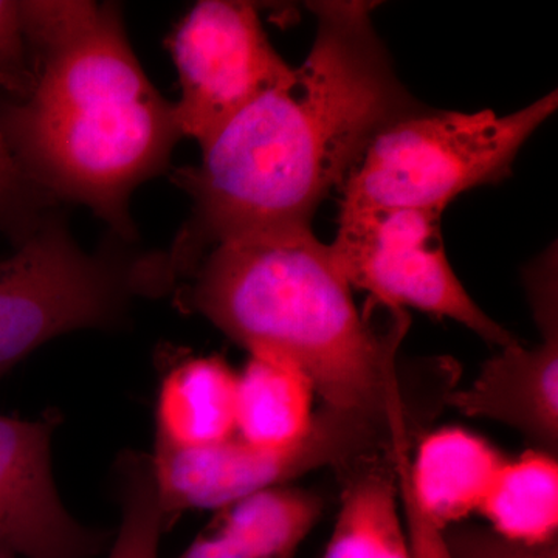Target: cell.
<instances>
[{
  "label": "cell",
  "instance_id": "obj_1",
  "mask_svg": "<svg viewBox=\"0 0 558 558\" xmlns=\"http://www.w3.org/2000/svg\"><path fill=\"white\" fill-rule=\"evenodd\" d=\"M371 5L311 2L317 35L292 80L250 102L180 171L208 236L307 229L374 135L424 108L396 76Z\"/></svg>",
  "mask_w": 558,
  "mask_h": 558
},
{
  "label": "cell",
  "instance_id": "obj_2",
  "mask_svg": "<svg viewBox=\"0 0 558 558\" xmlns=\"http://www.w3.org/2000/svg\"><path fill=\"white\" fill-rule=\"evenodd\" d=\"M174 296L180 310L207 318L250 355L299 371L325 409L427 429L457 389L453 359H399L407 311L369 301L362 314L311 227L223 242Z\"/></svg>",
  "mask_w": 558,
  "mask_h": 558
},
{
  "label": "cell",
  "instance_id": "obj_3",
  "mask_svg": "<svg viewBox=\"0 0 558 558\" xmlns=\"http://www.w3.org/2000/svg\"><path fill=\"white\" fill-rule=\"evenodd\" d=\"M35 68L27 97L0 108L21 170L51 199L86 205L113 236H137L132 193L170 167L180 134L132 50L116 3L21 2Z\"/></svg>",
  "mask_w": 558,
  "mask_h": 558
},
{
  "label": "cell",
  "instance_id": "obj_4",
  "mask_svg": "<svg viewBox=\"0 0 558 558\" xmlns=\"http://www.w3.org/2000/svg\"><path fill=\"white\" fill-rule=\"evenodd\" d=\"M117 240L87 253L50 209L0 260V380L50 340L119 328L135 299L174 290L163 253L126 252Z\"/></svg>",
  "mask_w": 558,
  "mask_h": 558
},
{
  "label": "cell",
  "instance_id": "obj_5",
  "mask_svg": "<svg viewBox=\"0 0 558 558\" xmlns=\"http://www.w3.org/2000/svg\"><path fill=\"white\" fill-rule=\"evenodd\" d=\"M557 108V90L508 116L424 106L374 135L341 183L340 208L442 215L459 194L508 179L524 143Z\"/></svg>",
  "mask_w": 558,
  "mask_h": 558
},
{
  "label": "cell",
  "instance_id": "obj_6",
  "mask_svg": "<svg viewBox=\"0 0 558 558\" xmlns=\"http://www.w3.org/2000/svg\"><path fill=\"white\" fill-rule=\"evenodd\" d=\"M399 427L385 418L319 407L310 428L290 446L259 449L236 436L201 449L156 444L154 475L170 529L189 510H218L258 492L329 468H352L365 459L392 457Z\"/></svg>",
  "mask_w": 558,
  "mask_h": 558
},
{
  "label": "cell",
  "instance_id": "obj_7",
  "mask_svg": "<svg viewBox=\"0 0 558 558\" xmlns=\"http://www.w3.org/2000/svg\"><path fill=\"white\" fill-rule=\"evenodd\" d=\"M438 213L403 208H340L329 244L352 289L392 310L450 318L492 347L520 343L469 295L447 259Z\"/></svg>",
  "mask_w": 558,
  "mask_h": 558
},
{
  "label": "cell",
  "instance_id": "obj_8",
  "mask_svg": "<svg viewBox=\"0 0 558 558\" xmlns=\"http://www.w3.org/2000/svg\"><path fill=\"white\" fill-rule=\"evenodd\" d=\"M180 81L182 137L204 145L250 102L286 86L295 69L274 49L250 2L202 0L168 39Z\"/></svg>",
  "mask_w": 558,
  "mask_h": 558
},
{
  "label": "cell",
  "instance_id": "obj_9",
  "mask_svg": "<svg viewBox=\"0 0 558 558\" xmlns=\"http://www.w3.org/2000/svg\"><path fill=\"white\" fill-rule=\"evenodd\" d=\"M62 416H0V539L17 557L95 558L108 548L109 532L84 526L62 505L51 439Z\"/></svg>",
  "mask_w": 558,
  "mask_h": 558
},
{
  "label": "cell",
  "instance_id": "obj_10",
  "mask_svg": "<svg viewBox=\"0 0 558 558\" xmlns=\"http://www.w3.org/2000/svg\"><path fill=\"white\" fill-rule=\"evenodd\" d=\"M558 282L535 278L526 288L542 336L535 347L501 348L465 389H454L449 405L469 417L488 418L517 429L534 449L558 451Z\"/></svg>",
  "mask_w": 558,
  "mask_h": 558
},
{
  "label": "cell",
  "instance_id": "obj_11",
  "mask_svg": "<svg viewBox=\"0 0 558 558\" xmlns=\"http://www.w3.org/2000/svg\"><path fill=\"white\" fill-rule=\"evenodd\" d=\"M215 519L178 558H295L323 513L306 488H267L215 510Z\"/></svg>",
  "mask_w": 558,
  "mask_h": 558
},
{
  "label": "cell",
  "instance_id": "obj_12",
  "mask_svg": "<svg viewBox=\"0 0 558 558\" xmlns=\"http://www.w3.org/2000/svg\"><path fill=\"white\" fill-rule=\"evenodd\" d=\"M508 458L475 433L439 428L422 436L410 459L418 505L440 529L478 513Z\"/></svg>",
  "mask_w": 558,
  "mask_h": 558
},
{
  "label": "cell",
  "instance_id": "obj_13",
  "mask_svg": "<svg viewBox=\"0 0 558 558\" xmlns=\"http://www.w3.org/2000/svg\"><path fill=\"white\" fill-rule=\"evenodd\" d=\"M238 374L218 355H185L161 374L156 444L201 449L236 436Z\"/></svg>",
  "mask_w": 558,
  "mask_h": 558
},
{
  "label": "cell",
  "instance_id": "obj_14",
  "mask_svg": "<svg viewBox=\"0 0 558 558\" xmlns=\"http://www.w3.org/2000/svg\"><path fill=\"white\" fill-rule=\"evenodd\" d=\"M395 457L365 459L337 473L340 510L323 558H411Z\"/></svg>",
  "mask_w": 558,
  "mask_h": 558
},
{
  "label": "cell",
  "instance_id": "obj_15",
  "mask_svg": "<svg viewBox=\"0 0 558 558\" xmlns=\"http://www.w3.org/2000/svg\"><path fill=\"white\" fill-rule=\"evenodd\" d=\"M314 389L281 360L250 355L238 374L236 438L259 449L299 440L314 416Z\"/></svg>",
  "mask_w": 558,
  "mask_h": 558
},
{
  "label": "cell",
  "instance_id": "obj_16",
  "mask_svg": "<svg viewBox=\"0 0 558 558\" xmlns=\"http://www.w3.org/2000/svg\"><path fill=\"white\" fill-rule=\"evenodd\" d=\"M481 515L492 531L523 545L558 539V462L556 454L531 449L509 459L492 484Z\"/></svg>",
  "mask_w": 558,
  "mask_h": 558
},
{
  "label": "cell",
  "instance_id": "obj_17",
  "mask_svg": "<svg viewBox=\"0 0 558 558\" xmlns=\"http://www.w3.org/2000/svg\"><path fill=\"white\" fill-rule=\"evenodd\" d=\"M121 523L108 558H159L160 539L170 531L161 510L153 458L128 450L116 462Z\"/></svg>",
  "mask_w": 558,
  "mask_h": 558
},
{
  "label": "cell",
  "instance_id": "obj_18",
  "mask_svg": "<svg viewBox=\"0 0 558 558\" xmlns=\"http://www.w3.org/2000/svg\"><path fill=\"white\" fill-rule=\"evenodd\" d=\"M53 202L21 170L0 128V233L20 245L36 230Z\"/></svg>",
  "mask_w": 558,
  "mask_h": 558
},
{
  "label": "cell",
  "instance_id": "obj_19",
  "mask_svg": "<svg viewBox=\"0 0 558 558\" xmlns=\"http://www.w3.org/2000/svg\"><path fill=\"white\" fill-rule=\"evenodd\" d=\"M33 86L35 68L25 38L21 2L0 0V87L21 100Z\"/></svg>",
  "mask_w": 558,
  "mask_h": 558
},
{
  "label": "cell",
  "instance_id": "obj_20",
  "mask_svg": "<svg viewBox=\"0 0 558 558\" xmlns=\"http://www.w3.org/2000/svg\"><path fill=\"white\" fill-rule=\"evenodd\" d=\"M413 450V444L402 442L395 457L400 508L409 534L411 558H450L442 529L436 526L421 508L411 486L410 459Z\"/></svg>",
  "mask_w": 558,
  "mask_h": 558
},
{
  "label": "cell",
  "instance_id": "obj_21",
  "mask_svg": "<svg viewBox=\"0 0 558 558\" xmlns=\"http://www.w3.org/2000/svg\"><path fill=\"white\" fill-rule=\"evenodd\" d=\"M444 538L450 558H558V539L546 545H523L476 524L444 529Z\"/></svg>",
  "mask_w": 558,
  "mask_h": 558
},
{
  "label": "cell",
  "instance_id": "obj_22",
  "mask_svg": "<svg viewBox=\"0 0 558 558\" xmlns=\"http://www.w3.org/2000/svg\"><path fill=\"white\" fill-rule=\"evenodd\" d=\"M0 558H17L16 554H14L2 539H0Z\"/></svg>",
  "mask_w": 558,
  "mask_h": 558
}]
</instances>
